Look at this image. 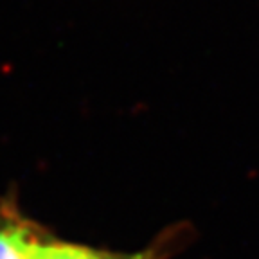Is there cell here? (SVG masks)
<instances>
[{
  "label": "cell",
  "mask_w": 259,
  "mask_h": 259,
  "mask_svg": "<svg viewBox=\"0 0 259 259\" xmlns=\"http://www.w3.org/2000/svg\"><path fill=\"white\" fill-rule=\"evenodd\" d=\"M194 236L196 231L189 222H178L164 229L148 247L137 252H113L44 238L32 259H171L189 247Z\"/></svg>",
  "instance_id": "cell-1"
},
{
  "label": "cell",
  "mask_w": 259,
  "mask_h": 259,
  "mask_svg": "<svg viewBox=\"0 0 259 259\" xmlns=\"http://www.w3.org/2000/svg\"><path fill=\"white\" fill-rule=\"evenodd\" d=\"M44 232L16 214H0V259H32Z\"/></svg>",
  "instance_id": "cell-2"
}]
</instances>
